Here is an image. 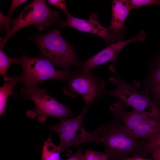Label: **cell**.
<instances>
[{
    "label": "cell",
    "instance_id": "obj_26",
    "mask_svg": "<svg viewBox=\"0 0 160 160\" xmlns=\"http://www.w3.org/2000/svg\"><path fill=\"white\" fill-rule=\"evenodd\" d=\"M151 153L154 160H160V147L153 150Z\"/></svg>",
    "mask_w": 160,
    "mask_h": 160
},
{
    "label": "cell",
    "instance_id": "obj_7",
    "mask_svg": "<svg viewBox=\"0 0 160 160\" xmlns=\"http://www.w3.org/2000/svg\"><path fill=\"white\" fill-rule=\"evenodd\" d=\"M63 88V92L73 97L80 95L87 105L100 99L106 90L104 81L93 73L74 71Z\"/></svg>",
    "mask_w": 160,
    "mask_h": 160
},
{
    "label": "cell",
    "instance_id": "obj_16",
    "mask_svg": "<svg viewBox=\"0 0 160 160\" xmlns=\"http://www.w3.org/2000/svg\"><path fill=\"white\" fill-rule=\"evenodd\" d=\"M149 89L154 85L160 84V55L156 59L153 65L148 79Z\"/></svg>",
    "mask_w": 160,
    "mask_h": 160
},
{
    "label": "cell",
    "instance_id": "obj_8",
    "mask_svg": "<svg viewBox=\"0 0 160 160\" xmlns=\"http://www.w3.org/2000/svg\"><path fill=\"white\" fill-rule=\"evenodd\" d=\"M89 106H84L80 114L75 118L61 119L58 124L48 126L50 130L57 133L60 140L58 146L61 152L67 156L72 154L69 150L70 147H75L82 143L86 132L83 127V120Z\"/></svg>",
    "mask_w": 160,
    "mask_h": 160
},
{
    "label": "cell",
    "instance_id": "obj_20",
    "mask_svg": "<svg viewBox=\"0 0 160 160\" xmlns=\"http://www.w3.org/2000/svg\"><path fill=\"white\" fill-rule=\"evenodd\" d=\"M49 6H53L61 10L67 15L69 14L66 6L65 1L64 0H48Z\"/></svg>",
    "mask_w": 160,
    "mask_h": 160
},
{
    "label": "cell",
    "instance_id": "obj_10",
    "mask_svg": "<svg viewBox=\"0 0 160 160\" xmlns=\"http://www.w3.org/2000/svg\"><path fill=\"white\" fill-rule=\"evenodd\" d=\"M145 37V32L142 30L139 34L131 39L114 42L88 59L77 71L81 73L89 72L97 66L107 62H111L114 63L118 58L119 53L124 47L137 41H143Z\"/></svg>",
    "mask_w": 160,
    "mask_h": 160
},
{
    "label": "cell",
    "instance_id": "obj_23",
    "mask_svg": "<svg viewBox=\"0 0 160 160\" xmlns=\"http://www.w3.org/2000/svg\"><path fill=\"white\" fill-rule=\"evenodd\" d=\"M150 89L154 97L160 103V84L154 85Z\"/></svg>",
    "mask_w": 160,
    "mask_h": 160
},
{
    "label": "cell",
    "instance_id": "obj_4",
    "mask_svg": "<svg viewBox=\"0 0 160 160\" xmlns=\"http://www.w3.org/2000/svg\"><path fill=\"white\" fill-rule=\"evenodd\" d=\"M116 74L117 77H112L109 80L112 84L116 86V88L112 91L105 90L104 95L120 99L124 103L125 107L130 106L137 111L160 119V108L150 99L149 90L146 88L138 92L137 89L140 87V83L134 80L131 84H128Z\"/></svg>",
    "mask_w": 160,
    "mask_h": 160
},
{
    "label": "cell",
    "instance_id": "obj_21",
    "mask_svg": "<svg viewBox=\"0 0 160 160\" xmlns=\"http://www.w3.org/2000/svg\"><path fill=\"white\" fill-rule=\"evenodd\" d=\"M11 19L7 15H5L0 12V28L5 27L4 31L7 33L10 31L11 29L9 26Z\"/></svg>",
    "mask_w": 160,
    "mask_h": 160
},
{
    "label": "cell",
    "instance_id": "obj_9",
    "mask_svg": "<svg viewBox=\"0 0 160 160\" xmlns=\"http://www.w3.org/2000/svg\"><path fill=\"white\" fill-rule=\"evenodd\" d=\"M110 109L135 138L149 132L154 124L155 119L157 118L134 109L127 111L120 103L111 104Z\"/></svg>",
    "mask_w": 160,
    "mask_h": 160
},
{
    "label": "cell",
    "instance_id": "obj_12",
    "mask_svg": "<svg viewBox=\"0 0 160 160\" xmlns=\"http://www.w3.org/2000/svg\"><path fill=\"white\" fill-rule=\"evenodd\" d=\"M131 10L126 0L113 1L111 24L108 28L115 40H122L124 30L125 22Z\"/></svg>",
    "mask_w": 160,
    "mask_h": 160
},
{
    "label": "cell",
    "instance_id": "obj_13",
    "mask_svg": "<svg viewBox=\"0 0 160 160\" xmlns=\"http://www.w3.org/2000/svg\"><path fill=\"white\" fill-rule=\"evenodd\" d=\"M4 84L0 88V116L6 114L5 110L7 107V99L9 96L14 95L13 88L19 82L10 77L6 76L4 77Z\"/></svg>",
    "mask_w": 160,
    "mask_h": 160
},
{
    "label": "cell",
    "instance_id": "obj_15",
    "mask_svg": "<svg viewBox=\"0 0 160 160\" xmlns=\"http://www.w3.org/2000/svg\"><path fill=\"white\" fill-rule=\"evenodd\" d=\"M4 45L0 41V73L3 76L6 74L11 64L13 63L20 64L19 59L11 58L7 56L3 51Z\"/></svg>",
    "mask_w": 160,
    "mask_h": 160
},
{
    "label": "cell",
    "instance_id": "obj_2",
    "mask_svg": "<svg viewBox=\"0 0 160 160\" xmlns=\"http://www.w3.org/2000/svg\"><path fill=\"white\" fill-rule=\"evenodd\" d=\"M23 72L18 76H10L20 81L25 87L38 86L44 81L57 80L67 81L74 73L68 71H58L48 60L41 57H29L25 54L19 58Z\"/></svg>",
    "mask_w": 160,
    "mask_h": 160
},
{
    "label": "cell",
    "instance_id": "obj_6",
    "mask_svg": "<svg viewBox=\"0 0 160 160\" xmlns=\"http://www.w3.org/2000/svg\"><path fill=\"white\" fill-rule=\"evenodd\" d=\"M60 13L51 9L44 0H34L26 6L19 16L11 19L10 24L13 26L5 37H1L4 45L9 38L20 29L33 25L40 31L49 28L60 19Z\"/></svg>",
    "mask_w": 160,
    "mask_h": 160
},
{
    "label": "cell",
    "instance_id": "obj_19",
    "mask_svg": "<svg viewBox=\"0 0 160 160\" xmlns=\"http://www.w3.org/2000/svg\"><path fill=\"white\" fill-rule=\"evenodd\" d=\"M131 10L150 5L160 6V0H126Z\"/></svg>",
    "mask_w": 160,
    "mask_h": 160
},
{
    "label": "cell",
    "instance_id": "obj_18",
    "mask_svg": "<svg viewBox=\"0 0 160 160\" xmlns=\"http://www.w3.org/2000/svg\"><path fill=\"white\" fill-rule=\"evenodd\" d=\"M109 156L105 153L86 150L83 154L82 160H109Z\"/></svg>",
    "mask_w": 160,
    "mask_h": 160
},
{
    "label": "cell",
    "instance_id": "obj_24",
    "mask_svg": "<svg viewBox=\"0 0 160 160\" xmlns=\"http://www.w3.org/2000/svg\"><path fill=\"white\" fill-rule=\"evenodd\" d=\"M83 154V151L79 149L74 155L65 160H82Z\"/></svg>",
    "mask_w": 160,
    "mask_h": 160
},
{
    "label": "cell",
    "instance_id": "obj_5",
    "mask_svg": "<svg viewBox=\"0 0 160 160\" xmlns=\"http://www.w3.org/2000/svg\"><path fill=\"white\" fill-rule=\"evenodd\" d=\"M20 94L24 98L32 100L35 104V108L28 111L26 113L30 118L33 119L37 117L39 122H44L49 116L56 117L61 119L63 118L73 116L71 109L48 94L45 89L38 86H23Z\"/></svg>",
    "mask_w": 160,
    "mask_h": 160
},
{
    "label": "cell",
    "instance_id": "obj_1",
    "mask_svg": "<svg viewBox=\"0 0 160 160\" xmlns=\"http://www.w3.org/2000/svg\"><path fill=\"white\" fill-rule=\"evenodd\" d=\"M94 142L104 146L109 160H121L129 156H141L145 140L134 138L115 116L111 122L99 126L91 132H86L82 143Z\"/></svg>",
    "mask_w": 160,
    "mask_h": 160
},
{
    "label": "cell",
    "instance_id": "obj_22",
    "mask_svg": "<svg viewBox=\"0 0 160 160\" xmlns=\"http://www.w3.org/2000/svg\"><path fill=\"white\" fill-rule=\"evenodd\" d=\"M27 0H12L7 16L10 18L14 10L20 5L27 1Z\"/></svg>",
    "mask_w": 160,
    "mask_h": 160
},
{
    "label": "cell",
    "instance_id": "obj_3",
    "mask_svg": "<svg viewBox=\"0 0 160 160\" xmlns=\"http://www.w3.org/2000/svg\"><path fill=\"white\" fill-rule=\"evenodd\" d=\"M38 47L40 57L49 61L54 67L63 71L75 65L77 62L75 53L59 31L55 29L35 39Z\"/></svg>",
    "mask_w": 160,
    "mask_h": 160
},
{
    "label": "cell",
    "instance_id": "obj_25",
    "mask_svg": "<svg viewBox=\"0 0 160 160\" xmlns=\"http://www.w3.org/2000/svg\"><path fill=\"white\" fill-rule=\"evenodd\" d=\"M121 160H152L150 158H145L141 156H136L126 157Z\"/></svg>",
    "mask_w": 160,
    "mask_h": 160
},
{
    "label": "cell",
    "instance_id": "obj_11",
    "mask_svg": "<svg viewBox=\"0 0 160 160\" xmlns=\"http://www.w3.org/2000/svg\"><path fill=\"white\" fill-rule=\"evenodd\" d=\"M65 21L61 22V28L69 26L82 31L88 32L99 36L103 38L106 44L110 41H114V38L110 34L108 28L103 26L99 21L96 14L92 13L88 20L76 18L70 14L67 15Z\"/></svg>",
    "mask_w": 160,
    "mask_h": 160
},
{
    "label": "cell",
    "instance_id": "obj_14",
    "mask_svg": "<svg viewBox=\"0 0 160 160\" xmlns=\"http://www.w3.org/2000/svg\"><path fill=\"white\" fill-rule=\"evenodd\" d=\"M51 135L50 134L44 144L40 160H61V150L58 146L55 145L52 143Z\"/></svg>",
    "mask_w": 160,
    "mask_h": 160
},
{
    "label": "cell",
    "instance_id": "obj_17",
    "mask_svg": "<svg viewBox=\"0 0 160 160\" xmlns=\"http://www.w3.org/2000/svg\"><path fill=\"white\" fill-rule=\"evenodd\" d=\"M160 147V132L145 142L141 156L145 157L155 149Z\"/></svg>",
    "mask_w": 160,
    "mask_h": 160
}]
</instances>
